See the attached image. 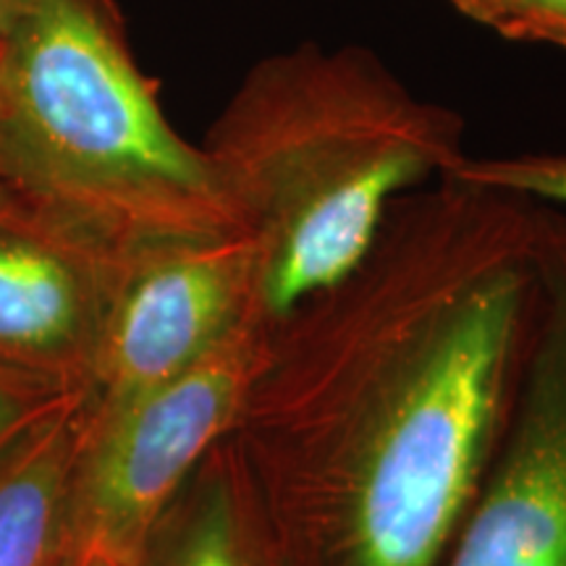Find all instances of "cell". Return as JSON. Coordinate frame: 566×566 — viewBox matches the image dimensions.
I'll use <instances>...</instances> for the list:
<instances>
[{
    "instance_id": "obj_1",
    "label": "cell",
    "mask_w": 566,
    "mask_h": 566,
    "mask_svg": "<svg viewBox=\"0 0 566 566\" xmlns=\"http://www.w3.org/2000/svg\"><path fill=\"white\" fill-rule=\"evenodd\" d=\"M541 210L441 176L396 197L342 281L275 317L229 436L273 558L438 566L512 405Z\"/></svg>"
},
{
    "instance_id": "obj_2",
    "label": "cell",
    "mask_w": 566,
    "mask_h": 566,
    "mask_svg": "<svg viewBox=\"0 0 566 566\" xmlns=\"http://www.w3.org/2000/svg\"><path fill=\"white\" fill-rule=\"evenodd\" d=\"M202 150L258 247L271 321L342 281L396 197L467 158L454 111L417 97L365 48L315 42L254 63Z\"/></svg>"
},
{
    "instance_id": "obj_3",
    "label": "cell",
    "mask_w": 566,
    "mask_h": 566,
    "mask_svg": "<svg viewBox=\"0 0 566 566\" xmlns=\"http://www.w3.org/2000/svg\"><path fill=\"white\" fill-rule=\"evenodd\" d=\"M0 192L113 258L250 233L113 0H30L0 48Z\"/></svg>"
},
{
    "instance_id": "obj_4",
    "label": "cell",
    "mask_w": 566,
    "mask_h": 566,
    "mask_svg": "<svg viewBox=\"0 0 566 566\" xmlns=\"http://www.w3.org/2000/svg\"><path fill=\"white\" fill-rule=\"evenodd\" d=\"M263 310L216 349L122 407L90 412L71 485L76 548L139 566L155 522L195 467L231 436L271 352Z\"/></svg>"
},
{
    "instance_id": "obj_5",
    "label": "cell",
    "mask_w": 566,
    "mask_h": 566,
    "mask_svg": "<svg viewBox=\"0 0 566 566\" xmlns=\"http://www.w3.org/2000/svg\"><path fill=\"white\" fill-rule=\"evenodd\" d=\"M520 373L446 566H566V208L543 202Z\"/></svg>"
},
{
    "instance_id": "obj_6",
    "label": "cell",
    "mask_w": 566,
    "mask_h": 566,
    "mask_svg": "<svg viewBox=\"0 0 566 566\" xmlns=\"http://www.w3.org/2000/svg\"><path fill=\"white\" fill-rule=\"evenodd\" d=\"M258 310V247L250 233L134 254L113 289L84 405L105 412L166 384Z\"/></svg>"
},
{
    "instance_id": "obj_7",
    "label": "cell",
    "mask_w": 566,
    "mask_h": 566,
    "mask_svg": "<svg viewBox=\"0 0 566 566\" xmlns=\"http://www.w3.org/2000/svg\"><path fill=\"white\" fill-rule=\"evenodd\" d=\"M124 263L0 192V365L84 394Z\"/></svg>"
},
{
    "instance_id": "obj_8",
    "label": "cell",
    "mask_w": 566,
    "mask_h": 566,
    "mask_svg": "<svg viewBox=\"0 0 566 566\" xmlns=\"http://www.w3.org/2000/svg\"><path fill=\"white\" fill-rule=\"evenodd\" d=\"M84 394L0 459V566H76L71 485Z\"/></svg>"
},
{
    "instance_id": "obj_9",
    "label": "cell",
    "mask_w": 566,
    "mask_h": 566,
    "mask_svg": "<svg viewBox=\"0 0 566 566\" xmlns=\"http://www.w3.org/2000/svg\"><path fill=\"white\" fill-rule=\"evenodd\" d=\"M139 566H273L263 520L229 438L195 467L155 522Z\"/></svg>"
},
{
    "instance_id": "obj_10",
    "label": "cell",
    "mask_w": 566,
    "mask_h": 566,
    "mask_svg": "<svg viewBox=\"0 0 566 566\" xmlns=\"http://www.w3.org/2000/svg\"><path fill=\"white\" fill-rule=\"evenodd\" d=\"M449 176L566 208V153H525L509 158H467Z\"/></svg>"
},
{
    "instance_id": "obj_11",
    "label": "cell",
    "mask_w": 566,
    "mask_h": 566,
    "mask_svg": "<svg viewBox=\"0 0 566 566\" xmlns=\"http://www.w3.org/2000/svg\"><path fill=\"white\" fill-rule=\"evenodd\" d=\"M80 394L0 365V459Z\"/></svg>"
},
{
    "instance_id": "obj_12",
    "label": "cell",
    "mask_w": 566,
    "mask_h": 566,
    "mask_svg": "<svg viewBox=\"0 0 566 566\" xmlns=\"http://www.w3.org/2000/svg\"><path fill=\"white\" fill-rule=\"evenodd\" d=\"M509 40L543 42L566 51V0H522Z\"/></svg>"
},
{
    "instance_id": "obj_13",
    "label": "cell",
    "mask_w": 566,
    "mask_h": 566,
    "mask_svg": "<svg viewBox=\"0 0 566 566\" xmlns=\"http://www.w3.org/2000/svg\"><path fill=\"white\" fill-rule=\"evenodd\" d=\"M446 3L454 6L462 17L478 21V24H483L488 30L499 32L501 38L509 40L522 0H446Z\"/></svg>"
},
{
    "instance_id": "obj_14",
    "label": "cell",
    "mask_w": 566,
    "mask_h": 566,
    "mask_svg": "<svg viewBox=\"0 0 566 566\" xmlns=\"http://www.w3.org/2000/svg\"><path fill=\"white\" fill-rule=\"evenodd\" d=\"M27 6H30V0H0V45L9 38Z\"/></svg>"
},
{
    "instance_id": "obj_15",
    "label": "cell",
    "mask_w": 566,
    "mask_h": 566,
    "mask_svg": "<svg viewBox=\"0 0 566 566\" xmlns=\"http://www.w3.org/2000/svg\"><path fill=\"white\" fill-rule=\"evenodd\" d=\"M76 566H124V564L113 562V558L97 556V554H82L80 562H76Z\"/></svg>"
},
{
    "instance_id": "obj_16",
    "label": "cell",
    "mask_w": 566,
    "mask_h": 566,
    "mask_svg": "<svg viewBox=\"0 0 566 566\" xmlns=\"http://www.w3.org/2000/svg\"><path fill=\"white\" fill-rule=\"evenodd\" d=\"M0 48H3V45H0Z\"/></svg>"
}]
</instances>
